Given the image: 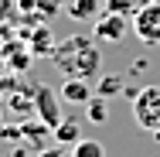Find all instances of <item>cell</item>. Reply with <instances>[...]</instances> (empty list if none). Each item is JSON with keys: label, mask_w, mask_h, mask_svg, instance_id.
<instances>
[{"label": "cell", "mask_w": 160, "mask_h": 157, "mask_svg": "<svg viewBox=\"0 0 160 157\" xmlns=\"http://www.w3.org/2000/svg\"><path fill=\"white\" fill-rule=\"evenodd\" d=\"M51 58L65 72V79H92V75H99V68H102L99 44L92 38H85V34H72V38L58 41L55 51H51Z\"/></svg>", "instance_id": "obj_1"}, {"label": "cell", "mask_w": 160, "mask_h": 157, "mask_svg": "<svg viewBox=\"0 0 160 157\" xmlns=\"http://www.w3.org/2000/svg\"><path fill=\"white\" fill-rule=\"evenodd\" d=\"M133 120H136L140 130L160 137V86L136 89V96H133Z\"/></svg>", "instance_id": "obj_2"}, {"label": "cell", "mask_w": 160, "mask_h": 157, "mask_svg": "<svg viewBox=\"0 0 160 157\" xmlns=\"http://www.w3.org/2000/svg\"><path fill=\"white\" fill-rule=\"evenodd\" d=\"M133 34L143 44H150V48L160 44V3L147 0L143 7H136V14H133Z\"/></svg>", "instance_id": "obj_3"}, {"label": "cell", "mask_w": 160, "mask_h": 157, "mask_svg": "<svg viewBox=\"0 0 160 157\" xmlns=\"http://www.w3.org/2000/svg\"><path fill=\"white\" fill-rule=\"evenodd\" d=\"M129 31V17L123 14H112V10H102L96 21H92V38L102 44H119Z\"/></svg>", "instance_id": "obj_4"}, {"label": "cell", "mask_w": 160, "mask_h": 157, "mask_svg": "<svg viewBox=\"0 0 160 157\" xmlns=\"http://www.w3.org/2000/svg\"><path fill=\"white\" fill-rule=\"evenodd\" d=\"M31 96H34L31 106H34V113H38V120L48 123L51 130H55V126L62 123V96L55 92L51 86H38Z\"/></svg>", "instance_id": "obj_5"}, {"label": "cell", "mask_w": 160, "mask_h": 157, "mask_svg": "<svg viewBox=\"0 0 160 157\" xmlns=\"http://www.w3.org/2000/svg\"><path fill=\"white\" fill-rule=\"evenodd\" d=\"M58 96H62V102H68V106H85L96 92H92L89 79H65L62 89H58Z\"/></svg>", "instance_id": "obj_6"}, {"label": "cell", "mask_w": 160, "mask_h": 157, "mask_svg": "<svg viewBox=\"0 0 160 157\" xmlns=\"http://www.w3.org/2000/svg\"><path fill=\"white\" fill-rule=\"evenodd\" d=\"M68 17L72 21H96L99 14H102V3L99 0H68Z\"/></svg>", "instance_id": "obj_7"}, {"label": "cell", "mask_w": 160, "mask_h": 157, "mask_svg": "<svg viewBox=\"0 0 160 157\" xmlns=\"http://www.w3.org/2000/svg\"><path fill=\"white\" fill-rule=\"evenodd\" d=\"M55 44H58V41H55V34H51L48 28H44V24H41V28H38V31L31 34V44H28V48H31V55H41V58H51Z\"/></svg>", "instance_id": "obj_8"}, {"label": "cell", "mask_w": 160, "mask_h": 157, "mask_svg": "<svg viewBox=\"0 0 160 157\" xmlns=\"http://www.w3.org/2000/svg\"><path fill=\"white\" fill-rule=\"evenodd\" d=\"M51 133H55V140H58V144H72V147L82 140V126H78V120H62Z\"/></svg>", "instance_id": "obj_9"}, {"label": "cell", "mask_w": 160, "mask_h": 157, "mask_svg": "<svg viewBox=\"0 0 160 157\" xmlns=\"http://www.w3.org/2000/svg\"><path fill=\"white\" fill-rule=\"evenodd\" d=\"M116 92H123V79H119V75H99V82H96V96H102V99H112Z\"/></svg>", "instance_id": "obj_10"}, {"label": "cell", "mask_w": 160, "mask_h": 157, "mask_svg": "<svg viewBox=\"0 0 160 157\" xmlns=\"http://www.w3.org/2000/svg\"><path fill=\"white\" fill-rule=\"evenodd\" d=\"M85 116H89L92 123H106V120H109V106H106L102 96H92V99L85 102Z\"/></svg>", "instance_id": "obj_11"}, {"label": "cell", "mask_w": 160, "mask_h": 157, "mask_svg": "<svg viewBox=\"0 0 160 157\" xmlns=\"http://www.w3.org/2000/svg\"><path fill=\"white\" fill-rule=\"evenodd\" d=\"M72 154H75V157H106V147H102L99 140H89V137H82V140L72 147Z\"/></svg>", "instance_id": "obj_12"}, {"label": "cell", "mask_w": 160, "mask_h": 157, "mask_svg": "<svg viewBox=\"0 0 160 157\" xmlns=\"http://www.w3.org/2000/svg\"><path fill=\"white\" fill-rule=\"evenodd\" d=\"M102 10H112V14H123V17H133L136 14V3L133 0H106Z\"/></svg>", "instance_id": "obj_13"}, {"label": "cell", "mask_w": 160, "mask_h": 157, "mask_svg": "<svg viewBox=\"0 0 160 157\" xmlns=\"http://www.w3.org/2000/svg\"><path fill=\"white\" fill-rule=\"evenodd\" d=\"M38 157H75L72 150H65V144H55V147H44Z\"/></svg>", "instance_id": "obj_14"}, {"label": "cell", "mask_w": 160, "mask_h": 157, "mask_svg": "<svg viewBox=\"0 0 160 157\" xmlns=\"http://www.w3.org/2000/svg\"><path fill=\"white\" fill-rule=\"evenodd\" d=\"M153 3H160V0H153Z\"/></svg>", "instance_id": "obj_15"}]
</instances>
